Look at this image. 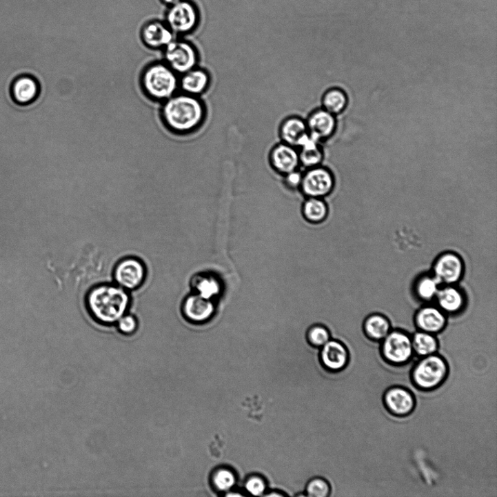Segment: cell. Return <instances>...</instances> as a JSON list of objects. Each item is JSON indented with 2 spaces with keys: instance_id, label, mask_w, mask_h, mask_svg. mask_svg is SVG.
Returning a JSON list of instances; mask_svg holds the SVG:
<instances>
[{
  "instance_id": "obj_1",
  "label": "cell",
  "mask_w": 497,
  "mask_h": 497,
  "mask_svg": "<svg viewBox=\"0 0 497 497\" xmlns=\"http://www.w3.org/2000/svg\"><path fill=\"white\" fill-rule=\"evenodd\" d=\"M206 107L198 97L176 93L162 103L161 120L167 129L177 135L199 130L206 119Z\"/></svg>"
},
{
  "instance_id": "obj_2",
  "label": "cell",
  "mask_w": 497,
  "mask_h": 497,
  "mask_svg": "<svg viewBox=\"0 0 497 497\" xmlns=\"http://www.w3.org/2000/svg\"><path fill=\"white\" fill-rule=\"evenodd\" d=\"M90 315L100 324H116L127 313L130 305L128 291L114 284H101L93 287L86 296Z\"/></svg>"
},
{
  "instance_id": "obj_3",
  "label": "cell",
  "mask_w": 497,
  "mask_h": 497,
  "mask_svg": "<svg viewBox=\"0 0 497 497\" xmlns=\"http://www.w3.org/2000/svg\"><path fill=\"white\" fill-rule=\"evenodd\" d=\"M179 75L164 61L153 62L143 69L140 85L145 94L154 101L163 103L177 93Z\"/></svg>"
},
{
  "instance_id": "obj_4",
  "label": "cell",
  "mask_w": 497,
  "mask_h": 497,
  "mask_svg": "<svg viewBox=\"0 0 497 497\" xmlns=\"http://www.w3.org/2000/svg\"><path fill=\"white\" fill-rule=\"evenodd\" d=\"M449 365L438 353L418 358L413 366L411 378L413 385L423 392L440 387L446 381Z\"/></svg>"
},
{
  "instance_id": "obj_5",
  "label": "cell",
  "mask_w": 497,
  "mask_h": 497,
  "mask_svg": "<svg viewBox=\"0 0 497 497\" xmlns=\"http://www.w3.org/2000/svg\"><path fill=\"white\" fill-rule=\"evenodd\" d=\"M381 354L386 362L396 366L407 364L414 355L412 334L401 329H392L381 343Z\"/></svg>"
},
{
  "instance_id": "obj_6",
  "label": "cell",
  "mask_w": 497,
  "mask_h": 497,
  "mask_svg": "<svg viewBox=\"0 0 497 497\" xmlns=\"http://www.w3.org/2000/svg\"><path fill=\"white\" fill-rule=\"evenodd\" d=\"M163 59L170 68L181 75L197 68L200 57L198 49L191 43L174 40L163 48Z\"/></svg>"
},
{
  "instance_id": "obj_7",
  "label": "cell",
  "mask_w": 497,
  "mask_h": 497,
  "mask_svg": "<svg viewBox=\"0 0 497 497\" xmlns=\"http://www.w3.org/2000/svg\"><path fill=\"white\" fill-rule=\"evenodd\" d=\"M199 22V10L190 0H181L170 6L167 12L166 24L174 34H190L198 28Z\"/></svg>"
},
{
  "instance_id": "obj_8",
  "label": "cell",
  "mask_w": 497,
  "mask_h": 497,
  "mask_svg": "<svg viewBox=\"0 0 497 497\" xmlns=\"http://www.w3.org/2000/svg\"><path fill=\"white\" fill-rule=\"evenodd\" d=\"M334 187L332 172L321 165L305 170L300 190L308 198L323 199L330 194Z\"/></svg>"
},
{
  "instance_id": "obj_9",
  "label": "cell",
  "mask_w": 497,
  "mask_h": 497,
  "mask_svg": "<svg viewBox=\"0 0 497 497\" xmlns=\"http://www.w3.org/2000/svg\"><path fill=\"white\" fill-rule=\"evenodd\" d=\"M113 277L116 285L126 291H134L146 281L147 268L141 259L127 257L116 264Z\"/></svg>"
},
{
  "instance_id": "obj_10",
  "label": "cell",
  "mask_w": 497,
  "mask_h": 497,
  "mask_svg": "<svg viewBox=\"0 0 497 497\" xmlns=\"http://www.w3.org/2000/svg\"><path fill=\"white\" fill-rule=\"evenodd\" d=\"M465 272V265L462 256L453 252H447L435 260L431 274L440 285H446L459 283Z\"/></svg>"
},
{
  "instance_id": "obj_11",
  "label": "cell",
  "mask_w": 497,
  "mask_h": 497,
  "mask_svg": "<svg viewBox=\"0 0 497 497\" xmlns=\"http://www.w3.org/2000/svg\"><path fill=\"white\" fill-rule=\"evenodd\" d=\"M448 316L436 305H427L418 309L414 318L416 331L438 336L447 328Z\"/></svg>"
},
{
  "instance_id": "obj_12",
  "label": "cell",
  "mask_w": 497,
  "mask_h": 497,
  "mask_svg": "<svg viewBox=\"0 0 497 497\" xmlns=\"http://www.w3.org/2000/svg\"><path fill=\"white\" fill-rule=\"evenodd\" d=\"M385 407L392 415L408 416L416 408V401L413 392L402 386H392L387 389L383 397Z\"/></svg>"
},
{
  "instance_id": "obj_13",
  "label": "cell",
  "mask_w": 497,
  "mask_h": 497,
  "mask_svg": "<svg viewBox=\"0 0 497 497\" xmlns=\"http://www.w3.org/2000/svg\"><path fill=\"white\" fill-rule=\"evenodd\" d=\"M305 121L310 137L321 143L328 141L336 132V116L322 108L312 111Z\"/></svg>"
},
{
  "instance_id": "obj_14",
  "label": "cell",
  "mask_w": 497,
  "mask_h": 497,
  "mask_svg": "<svg viewBox=\"0 0 497 497\" xmlns=\"http://www.w3.org/2000/svg\"><path fill=\"white\" fill-rule=\"evenodd\" d=\"M269 162L274 172L284 176L301 168L298 149L281 142L271 150Z\"/></svg>"
},
{
  "instance_id": "obj_15",
  "label": "cell",
  "mask_w": 497,
  "mask_h": 497,
  "mask_svg": "<svg viewBox=\"0 0 497 497\" xmlns=\"http://www.w3.org/2000/svg\"><path fill=\"white\" fill-rule=\"evenodd\" d=\"M10 94L19 105L28 106L40 97L41 85L34 75L21 74L12 81Z\"/></svg>"
},
{
  "instance_id": "obj_16",
  "label": "cell",
  "mask_w": 497,
  "mask_h": 497,
  "mask_svg": "<svg viewBox=\"0 0 497 497\" xmlns=\"http://www.w3.org/2000/svg\"><path fill=\"white\" fill-rule=\"evenodd\" d=\"M321 361L323 367L329 372H342L347 368L349 361V350L340 340L330 339L322 347Z\"/></svg>"
},
{
  "instance_id": "obj_17",
  "label": "cell",
  "mask_w": 497,
  "mask_h": 497,
  "mask_svg": "<svg viewBox=\"0 0 497 497\" xmlns=\"http://www.w3.org/2000/svg\"><path fill=\"white\" fill-rule=\"evenodd\" d=\"M215 312V305L208 299L194 293L187 296L182 305L183 315L194 323H202L210 320Z\"/></svg>"
},
{
  "instance_id": "obj_18",
  "label": "cell",
  "mask_w": 497,
  "mask_h": 497,
  "mask_svg": "<svg viewBox=\"0 0 497 497\" xmlns=\"http://www.w3.org/2000/svg\"><path fill=\"white\" fill-rule=\"evenodd\" d=\"M279 136L281 142L298 149L310 138L306 121L298 116L286 117L280 125Z\"/></svg>"
},
{
  "instance_id": "obj_19",
  "label": "cell",
  "mask_w": 497,
  "mask_h": 497,
  "mask_svg": "<svg viewBox=\"0 0 497 497\" xmlns=\"http://www.w3.org/2000/svg\"><path fill=\"white\" fill-rule=\"evenodd\" d=\"M211 83L210 74L197 67L179 75V89L182 93L200 97L206 92Z\"/></svg>"
},
{
  "instance_id": "obj_20",
  "label": "cell",
  "mask_w": 497,
  "mask_h": 497,
  "mask_svg": "<svg viewBox=\"0 0 497 497\" xmlns=\"http://www.w3.org/2000/svg\"><path fill=\"white\" fill-rule=\"evenodd\" d=\"M434 302L447 316H453L463 311L466 305V296L456 285H441Z\"/></svg>"
},
{
  "instance_id": "obj_21",
  "label": "cell",
  "mask_w": 497,
  "mask_h": 497,
  "mask_svg": "<svg viewBox=\"0 0 497 497\" xmlns=\"http://www.w3.org/2000/svg\"><path fill=\"white\" fill-rule=\"evenodd\" d=\"M174 34L166 23L158 21L146 23L141 32L143 44L152 49H163L174 40Z\"/></svg>"
},
{
  "instance_id": "obj_22",
  "label": "cell",
  "mask_w": 497,
  "mask_h": 497,
  "mask_svg": "<svg viewBox=\"0 0 497 497\" xmlns=\"http://www.w3.org/2000/svg\"><path fill=\"white\" fill-rule=\"evenodd\" d=\"M363 332L371 341L381 343L392 329L389 318L381 313H373L363 323Z\"/></svg>"
},
{
  "instance_id": "obj_23",
  "label": "cell",
  "mask_w": 497,
  "mask_h": 497,
  "mask_svg": "<svg viewBox=\"0 0 497 497\" xmlns=\"http://www.w3.org/2000/svg\"><path fill=\"white\" fill-rule=\"evenodd\" d=\"M322 143L311 137L298 148L301 168L305 170L321 165L324 160Z\"/></svg>"
},
{
  "instance_id": "obj_24",
  "label": "cell",
  "mask_w": 497,
  "mask_h": 497,
  "mask_svg": "<svg viewBox=\"0 0 497 497\" xmlns=\"http://www.w3.org/2000/svg\"><path fill=\"white\" fill-rule=\"evenodd\" d=\"M414 355L420 358L437 353L439 349L438 336L429 333L415 331L412 334Z\"/></svg>"
},
{
  "instance_id": "obj_25",
  "label": "cell",
  "mask_w": 497,
  "mask_h": 497,
  "mask_svg": "<svg viewBox=\"0 0 497 497\" xmlns=\"http://www.w3.org/2000/svg\"><path fill=\"white\" fill-rule=\"evenodd\" d=\"M440 284L432 274H423L414 283V292L418 299L425 303L435 300Z\"/></svg>"
},
{
  "instance_id": "obj_26",
  "label": "cell",
  "mask_w": 497,
  "mask_h": 497,
  "mask_svg": "<svg viewBox=\"0 0 497 497\" xmlns=\"http://www.w3.org/2000/svg\"><path fill=\"white\" fill-rule=\"evenodd\" d=\"M348 97L345 91L339 88H332L323 95L322 108L336 116L343 113L348 105Z\"/></svg>"
},
{
  "instance_id": "obj_27",
  "label": "cell",
  "mask_w": 497,
  "mask_h": 497,
  "mask_svg": "<svg viewBox=\"0 0 497 497\" xmlns=\"http://www.w3.org/2000/svg\"><path fill=\"white\" fill-rule=\"evenodd\" d=\"M192 286L196 294L208 299L216 296L221 291L220 281L210 274H200L194 277Z\"/></svg>"
},
{
  "instance_id": "obj_28",
  "label": "cell",
  "mask_w": 497,
  "mask_h": 497,
  "mask_svg": "<svg viewBox=\"0 0 497 497\" xmlns=\"http://www.w3.org/2000/svg\"><path fill=\"white\" fill-rule=\"evenodd\" d=\"M303 212L305 218L311 223H321L328 216L329 208L322 199L308 198Z\"/></svg>"
},
{
  "instance_id": "obj_29",
  "label": "cell",
  "mask_w": 497,
  "mask_h": 497,
  "mask_svg": "<svg viewBox=\"0 0 497 497\" xmlns=\"http://www.w3.org/2000/svg\"><path fill=\"white\" fill-rule=\"evenodd\" d=\"M212 484L216 490L227 493L236 484V476L228 468H220L212 476Z\"/></svg>"
},
{
  "instance_id": "obj_30",
  "label": "cell",
  "mask_w": 497,
  "mask_h": 497,
  "mask_svg": "<svg viewBox=\"0 0 497 497\" xmlns=\"http://www.w3.org/2000/svg\"><path fill=\"white\" fill-rule=\"evenodd\" d=\"M306 492L310 497H327L332 494V486L328 480L317 478L308 483Z\"/></svg>"
},
{
  "instance_id": "obj_31",
  "label": "cell",
  "mask_w": 497,
  "mask_h": 497,
  "mask_svg": "<svg viewBox=\"0 0 497 497\" xmlns=\"http://www.w3.org/2000/svg\"><path fill=\"white\" fill-rule=\"evenodd\" d=\"M307 339L311 345L322 347L331 339V334L326 327L316 325L311 327L309 329Z\"/></svg>"
},
{
  "instance_id": "obj_32",
  "label": "cell",
  "mask_w": 497,
  "mask_h": 497,
  "mask_svg": "<svg viewBox=\"0 0 497 497\" xmlns=\"http://www.w3.org/2000/svg\"><path fill=\"white\" fill-rule=\"evenodd\" d=\"M116 324L119 332L125 336L134 334L139 328L137 318L134 316L128 313L125 314Z\"/></svg>"
},
{
  "instance_id": "obj_33",
  "label": "cell",
  "mask_w": 497,
  "mask_h": 497,
  "mask_svg": "<svg viewBox=\"0 0 497 497\" xmlns=\"http://www.w3.org/2000/svg\"><path fill=\"white\" fill-rule=\"evenodd\" d=\"M245 489L247 493L252 496H264L267 489V484L263 478L254 476L246 480Z\"/></svg>"
},
{
  "instance_id": "obj_34",
  "label": "cell",
  "mask_w": 497,
  "mask_h": 497,
  "mask_svg": "<svg viewBox=\"0 0 497 497\" xmlns=\"http://www.w3.org/2000/svg\"><path fill=\"white\" fill-rule=\"evenodd\" d=\"M303 177V172L301 171V168L293 172L287 174L283 176L284 183L287 188L291 190L300 189L302 185Z\"/></svg>"
},
{
  "instance_id": "obj_35",
  "label": "cell",
  "mask_w": 497,
  "mask_h": 497,
  "mask_svg": "<svg viewBox=\"0 0 497 497\" xmlns=\"http://www.w3.org/2000/svg\"><path fill=\"white\" fill-rule=\"evenodd\" d=\"M225 496H227V497H232V496H241V497H242V496H244V494H243L242 493L239 492V491L234 492V491H230L227 492V494H225Z\"/></svg>"
},
{
  "instance_id": "obj_36",
  "label": "cell",
  "mask_w": 497,
  "mask_h": 497,
  "mask_svg": "<svg viewBox=\"0 0 497 497\" xmlns=\"http://www.w3.org/2000/svg\"><path fill=\"white\" fill-rule=\"evenodd\" d=\"M165 4L172 6L181 1V0H161Z\"/></svg>"
},
{
  "instance_id": "obj_37",
  "label": "cell",
  "mask_w": 497,
  "mask_h": 497,
  "mask_svg": "<svg viewBox=\"0 0 497 497\" xmlns=\"http://www.w3.org/2000/svg\"><path fill=\"white\" fill-rule=\"evenodd\" d=\"M265 496H283L284 494H282L281 493H278V491H272V493H269L267 494H265Z\"/></svg>"
}]
</instances>
